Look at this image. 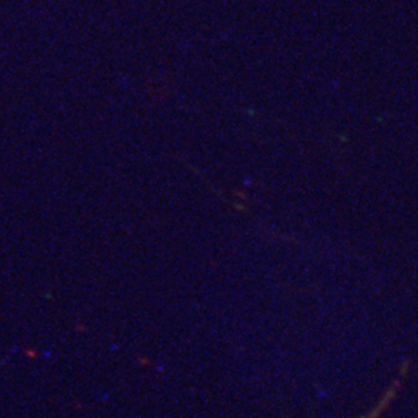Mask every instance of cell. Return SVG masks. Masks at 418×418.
Wrapping results in <instances>:
<instances>
[]
</instances>
